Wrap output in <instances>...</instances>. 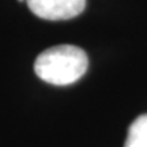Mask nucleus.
<instances>
[{"label": "nucleus", "instance_id": "nucleus-1", "mask_svg": "<svg viewBox=\"0 0 147 147\" xmlns=\"http://www.w3.org/2000/svg\"><path fill=\"white\" fill-rule=\"evenodd\" d=\"M89 59L83 49L75 45H57L38 55L34 63L37 76L55 86H67L83 76Z\"/></svg>", "mask_w": 147, "mask_h": 147}, {"label": "nucleus", "instance_id": "nucleus-2", "mask_svg": "<svg viewBox=\"0 0 147 147\" xmlns=\"http://www.w3.org/2000/svg\"><path fill=\"white\" fill-rule=\"evenodd\" d=\"M34 15L47 21H65L78 16L86 7V0H26Z\"/></svg>", "mask_w": 147, "mask_h": 147}, {"label": "nucleus", "instance_id": "nucleus-3", "mask_svg": "<svg viewBox=\"0 0 147 147\" xmlns=\"http://www.w3.org/2000/svg\"><path fill=\"white\" fill-rule=\"evenodd\" d=\"M124 147H147V113L139 116L129 125Z\"/></svg>", "mask_w": 147, "mask_h": 147}, {"label": "nucleus", "instance_id": "nucleus-4", "mask_svg": "<svg viewBox=\"0 0 147 147\" xmlns=\"http://www.w3.org/2000/svg\"><path fill=\"white\" fill-rule=\"evenodd\" d=\"M18 1H26V0H18Z\"/></svg>", "mask_w": 147, "mask_h": 147}]
</instances>
